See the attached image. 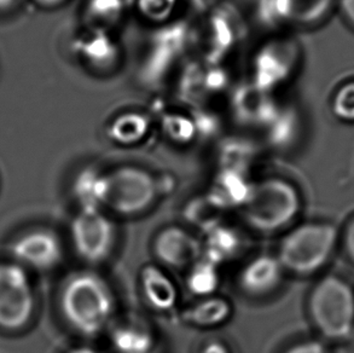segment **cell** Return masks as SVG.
Here are the masks:
<instances>
[{
    "label": "cell",
    "mask_w": 354,
    "mask_h": 353,
    "mask_svg": "<svg viewBox=\"0 0 354 353\" xmlns=\"http://www.w3.org/2000/svg\"><path fill=\"white\" fill-rule=\"evenodd\" d=\"M232 314L230 301L221 296L203 298L182 312V320L197 328H216L229 320Z\"/></svg>",
    "instance_id": "603a6c76"
},
{
    "label": "cell",
    "mask_w": 354,
    "mask_h": 353,
    "mask_svg": "<svg viewBox=\"0 0 354 353\" xmlns=\"http://www.w3.org/2000/svg\"><path fill=\"white\" fill-rule=\"evenodd\" d=\"M73 48L79 63L101 77L111 75L122 63V50L116 33L84 26Z\"/></svg>",
    "instance_id": "8fae6325"
},
{
    "label": "cell",
    "mask_w": 354,
    "mask_h": 353,
    "mask_svg": "<svg viewBox=\"0 0 354 353\" xmlns=\"http://www.w3.org/2000/svg\"><path fill=\"white\" fill-rule=\"evenodd\" d=\"M253 186L245 171L221 168L212 181L207 199L216 210L243 208L252 195Z\"/></svg>",
    "instance_id": "2e32d148"
},
{
    "label": "cell",
    "mask_w": 354,
    "mask_h": 353,
    "mask_svg": "<svg viewBox=\"0 0 354 353\" xmlns=\"http://www.w3.org/2000/svg\"><path fill=\"white\" fill-rule=\"evenodd\" d=\"M59 305L63 318L73 329L85 336H96L111 323L115 296L101 275L77 272L63 284Z\"/></svg>",
    "instance_id": "6da1fadb"
},
{
    "label": "cell",
    "mask_w": 354,
    "mask_h": 353,
    "mask_svg": "<svg viewBox=\"0 0 354 353\" xmlns=\"http://www.w3.org/2000/svg\"><path fill=\"white\" fill-rule=\"evenodd\" d=\"M34 1L46 9H55L61 5L66 4L68 0H34Z\"/></svg>",
    "instance_id": "1f68e13d"
},
{
    "label": "cell",
    "mask_w": 354,
    "mask_h": 353,
    "mask_svg": "<svg viewBox=\"0 0 354 353\" xmlns=\"http://www.w3.org/2000/svg\"><path fill=\"white\" fill-rule=\"evenodd\" d=\"M73 246L87 263L100 264L111 257L116 241L115 226L101 210H80L71 225Z\"/></svg>",
    "instance_id": "30bf717a"
},
{
    "label": "cell",
    "mask_w": 354,
    "mask_h": 353,
    "mask_svg": "<svg viewBox=\"0 0 354 353\" xmlns=\"http://www.w3.org/2000/svg\"><path fill=\"white\" fill-rule=\"evenodd\" d=\"M345 242L350 257L354 262V219L351 221L346 229Z\"/></svg>",
    "instance_id": "4dcf8cb0"
},
{
    "label": "cell",
    "mask_w": 354,
    "mask_h": 353,
    "mask_svg": "<svg viewBox=\"0 0 354 353\" xmlns=\"http://www.w3.org/2000/svg\"><path fill=\"white\" fill-rule=\"evenodd\" d=\"M200 353H231L230 350L227 349L224 343H221L219 340H212L208 341L203 347H202Z\"/></svg>",
    "instance_id": "f1b7e54d"
},
{
    "label": "cell",
    "mask_w": 354,
    "mask_h": 353,
    "mask_svg": "<svg viewBox=\"0 0 354 353\" xmlns=\"http://www.w3.org/2000/svg\"><path fill=\"white\" fill-rule=\"evenodd\" d=\"M284 267L278 257L270 254L252 259L239 273V284L244 291L263 296L274 291L282 281Z\"/></svg>",
    "instance_id": "ac0fdd59"
},
{
    "label": "cell",
    "mask_w": 354,
    "mask_h": 353,
    "mask_svg": "<svg viewBox=\"0 0 354 353\" xmlns=\"http://www.w3.org/2000/svg\"><path fill=\"white\" fill-rule=\"evenodd\" d=\"M184 4L185 0H131V10L153 28L182 19Z\"/></svg>",
    "instance_id": "cb8c5ba5"
},
{
    "label": "cell",
    "mask_w": 354,
    "mask_h": 353,
    "mask_svg": "<svg viewBox=\"0 0 354 353\" xmlns=\"http://www.w3.org/2000/svg\"><path fill=\"white\" fill-rule=\"evenodd\" d=\"M140 289L144 299L151 309L158 312H169L176 309L179 301L177 284L162 267L147 265L142 269Z\"/></svg>",
    "instance_id": "e0dca14e"
},
{
    "label": "cell",
    "mask_w": 354,
    "mask_h": 353,
    "mask_svg": "<svg viewBox=\"0 0 354 353\" xmlns=\"http://www.w3.org/2000/svg\"><path fill=\"white\" fill-rule=\"evenodd\" d=\"M17 0H0V12H5L12 9Z\"/></svg>",
    "instance_id": "d6a6232c"
},
{
    "label": "cell",
    "mask_w": 354,
    "mask_h": 353,
    "mask_svg": "<svg viewBox=\"0 0 354 353\" xmlns=\"http://www.w3.org/2000/svg\"><path fill=\"white\" fill-rule=\"evenodd\" d=\"M300 48L297 40L284 34H273L259 44L250 57L249 85L276 95L297 73Z\"/></svg>",
    "instance_id": "52a82bcc"
},
{
    "label": "cell",
    "mask_w": 354,
    "mask_h": 353,
    "mask_svg": "<svg viewBox=\"0 0 354 353\" xmlns=\"http://www.w3.org/2000/svg\"><path fill=\"white\" fill-rule=\"evenodd\" d=\"M201 246L203 258L221 266L239 253L241 237L229 225L213 223L207 226Z\"/></svg>",
    "instance_id": "ffe728a7"
},
{
    "label": "cell",
    "mask_w": 354,
    "mask_h": 353,
    "mask_svg": "<svg viewBox=\"0 0 354 353\" xmlns=\"http://www.w3.org/2000/svg\"><path fill=\"white\" fill-rule=\"evenodd\" d=\"M153 353H158V352H156V351H155V352H153Z\"/></svg>",
    "instance_id": "e575fe53"
},
{
    "label": "cell",
    "mask_w": 354,
    "mask_h": 353,
    "mask_svg": "<svg viewBox=\"0 0 354 353\" xmlns=\"http://www.w3.org/2000/svg\"><path fill=\"white\" fill-rule=\"evenodd\" d=\"M73 195L80 210H103L109 196L108 172L95 166L82 168L74 178Z\"/></svg>",
    "instance_id": "d6986e66"
},
{
    "label": "cell",
    "mask_w": 354,
    "mask_h": 353,
    "mask_svg": "<svg viewBox=\"0 0 354 353\" xmlns=\"http://www.w3.org/2000/svg\"><path fill=\"white\" fill-rule=\"evenodd\" d=\"M192 53V24L185 19L153 27L137 63V79L155 90L177 77L187 53Z\"/></svg>",
    "instance_id": "7a4b0ae2"
},
{
    "label": "cell",
    "mask_w": 354,
    "mask_h": 353,
    "mask_svg": "<svg viewBox=\"0 0 354 353\" xmlns=\"http://www.w3.org/2000/svg\"><path fill=\"white\" fill-rule=\"evenodd\" d=\"M153 252L165 266L190 267L202 257L201 241L182 226H168L155 237Z\"/></svg>",
    "instance_id": "5bb4252c"
},
{
    "label": "cell",
    "mask_w": 354,
    "mask_h": 353,
    "mask_svg": "<svg viewBox=\"0 0 354 353\" xmlns=\"http://www.w3.org/2000/svg\"><path fill=\"white\" fill-rule=\"evenodd\" d=\"M339 8L346 19L354 27V0H339Z\"/></svg>",
    "instance_id": "f546056e"
},
{
    "label": "cell",
    "mask_w": 354,
    "mask_h": 353,
    "mask_svg": "<svg viewBox=\"0 0 354 353\" xmlns=\"http://www.w3.org/2000/svg\"><path fill=\"white\" fill-rule=\"evenodd\" d=\"M129 10L131 0H85L82 8L84 26L118 33Z\"/></svg>",
    "instance_id": "44dd1931"
},
{
    "label": "cell",
    "mask_w": 354,
    "mask_h": 353,
    "mask_svg": "<svg viewBox=\"0 0 354 353\" xmlns=\"http://www.w3.org/2000/svg\"><path fill=\"white\" fill-rule=\"evenodd\" d=\"M35 307L27 270L16 263H0V328L19 330L27 325Z\"/></svg>",
    "instance_id": "9c48e42d"
},
{
    "label": "cell",
    "mask_w": 354,
    "mask_h": 353,
    "mask_svg": "<svg viewBox=\"0 0 354 353\" xmlns=\"http://www.w3.org/2000/svg\"><path fill=\"white\" fill-rule=\"evenodd\" d=\"M16 264L38 271H48L63 260L61 239L53 231L37 229L15 239L10 247Z\"/></svg>",
    "instance_id": "4fadbf2b"
},
{
    "label": "cell",
    "mask_w": 354,
    "mask_h": 353,
    "mask_svg": "<svg viewBox=\"0 0 354 353\" xmlns=\"http://www.w3.org/2000/svg\"><path fill=\"white\" fill-rule=\"evenodd\" d=\"M68 353H100L97 352L96 350L88 347V346H80L77 349H73Z\"/></svg>",
    "instance_id": "836d02e7"
},
{
    "label": "cell",
    "mask_w": 354,
    "mask_h": 353,
    "mask_svg": "<svg viewBox=\"0 0 354 353\" xmlns=\"http://www.w3.org/2000/svg\"><path fill=\"white\" fill-rule=\"evenodd\" d=\"M301 197L290 181L271 176L254 183L252 195L243 208L244 219L260 233H274L297 218Z\"/></svg>",
    "instance_id": "277c9868"
},
{
    "label": "cell",
    "mask_w": 354,
    "mask_h": 353,
    "mask_svg": "<svg viewBox=\"0 0 354 353\" xmlns=\"http://www.w3.org/2000/svg\"><path fill=\"white\" fill-rule=\"evenodd\" d=\"M111 343L118 353H153L156 351L153 330L140 320H126L116 325L111 332Z\"/></svg>",
    "instance_id": "7402d4cb"
},
{
    "label": "cell",
    "mask_w": 354,
    "mask_h": 353,
    "mask_svg": "<svg viewBox=\"0 0 354 353\" xmlns=\"http://www.w3.org/2000/svg\"><path fill=\"white\" fill-rule=\"evenodd\" d=\"M317 329L326 339L346 340L354 333V291L337 276H326L317 283L308 302Z\"/></svg>",
    "instance_id": "8992f818"
},
{
    "label": "cell",
    "mask_w": 354,
    "mask_h": 353,
    "mask_svg": "<svg viewBox=\"0 0 354 353\" xmlns=\"http://www.w3.org/2000/svg\"><path fill=\"white\" fill-rule=\"evenodd\" d=\"M221 284L219 266L206 258L197 260L192 264L187 278V286L192 294L203 298L214 296Z\"/></svg>",
    "instance_id": "484cf974"
},
{
    "label": "cell",
    "mask_w": 354,
    "mask_h": 353,
    "mask_svg": "<svg viewBox=\"0 0 354 353\" xmlns=\"http://www.w3.org/2000/svg\"><path fill=\"white\" fill-rule=\"evenodd\" d=\"M335 0H261L260 16L273 28L310 27L330 14Z\"/></svg>",
    "instance_id": "7c38bea8"
},
{
    "label": "cell",
    "mask_w": 354,
    "mask_h": 353,
    "mask_svg": "<svg viewBox=\"0 0 354 353\" xmlns=\"http://www.w3.org/2000/svg\"><path fill=\"white\" fill-rule=\"evenodd\" d=\"M155 125L150 110L122 108L108 118L104 132L111 143L134 147L148 138Z\"/></svg>",
    "instance_id": "9a60e30c"
},
{
    "label": "cell",
    "mask_w": 354,
    "mask_h": 353,
    "mask_svg": "<svg viewBox=\"0 0 354 353\" xmlns=\"http://www.w3.org/2000/svg\"><path fill=\"white\" fill-rule=\"evenodd\" d=\"M109 196L106 207L121 215H137L149 210L160 195L158 178L145 168L121 166L108 172Z\"/></svg>",
    "instance_id": "ba28073f"
},
{
    "label": "cell",
    "mask_w": 354,
    "mask_h": 353,
    "mask_svg": "<svg viewBox=\"0 0 354 353\" xmlns=\"http://www.w3.org/2000/svg\"><path fill=\"white\" fill-rule=\"evenodd\" d=\"M286 353H328L326 346L317 340H306L294 345Z\"/></svg>",
    "instance_id": "83f0119b"
},
{
    "label": "cell",
    "mask_w": 354,
    "mask_h": 353,
    "mask_svg": "<svg viewBox=\"0 0 354 353\" xmlns=\"http://www.w3.org/2000/svg\"><path fill=\"white\" fill-rule=\"evenodd\" d=\"M331 109L337 119L354 123V80L341 85L333 97Z\"/></svg>",
    "instance_id": "4316f807"
},
{
    "label": "cell",
    "mask_w": 354,
    "mask_h": 353,
    "mask_svg": "<svg viewBox=\"0 0 354 353\" xmlns=\"http://www.w3.org/2000/svg\"><path fill=\"white\" fill-rule=\"evenodd\" d=\"M339 234L334 225L306 223L286 235L278 259L288 271L307 276L319 271L335 251Z\"/></svg>",
    "instance_id": "5b68a950"
},
{
    "label": "cell",
    "mask_w": 354,
    "mask_h": 353,
    "mask_svg": "<svg viewBox=\"0 0 354 353\" xmlns=\"http://www.w3.org/2000/svg\"><path fill=\"white\" fill-rule=\"evenodd\" d=\"M244 37L241 15L230 3L216 5L200 14L192 24L194 57L211 64H224L236 53Z\"/></svg>",
    "instance_id": "3957f363"
},
{
    "label": "cell",
    "mask_w": 354,
    "mask_h": 353,
    "mask_svg": "<svg viewBox=\"0 0 354 353\" xmlns=\"http://www.w3.org/2000/svg\"><path fill=\"white\" fill-rule=\"evenodd\" d=\"M300 132V116L290 105H281L276 118L263 131L268 143L276 148H286L297 139Z\"/></svg>",
    "instance_id": "d4e9b609"
}]
</instances>
